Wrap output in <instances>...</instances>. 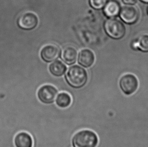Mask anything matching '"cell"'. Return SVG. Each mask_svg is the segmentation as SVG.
Instances as JSON below:
<instances>
[{
	"label": "cell",
	"mask_w": 148,
	"mask_h": 147,
	"mask_svg": "<svg viewBox=\"0 0 148 147\" xmlns=\"http://www.w3.org/2000/svg\"><path fill=\"white\" fill-rule=\"evenodd\" d=\"M79 127L77 116L71 106L61 108L55 103H42L36 91L31 92L22 100L17 129L32 135V147H72V137Z\"/></svg>",
	"instance_id": "cell-1"
},
{
	"label": "cell",
	"mask_w": 148,
	"mask_h": 147,
	"mask_svg": "<svg viewBox=\"0 0 148 147\" xmlns=\"http://www.w3.org/2000/svg\"><path fill=\"white\" fill-rule=\"evenodd\" d=\"M65 79L69 87L72 89H79L86 85L88 81V74L84 68L74 65L67 71Z\"/></svg>",
	"instance_id": "cell-2"
},
{
	"label": "cell",
	"mask_w": 148,
	"mask_h": 147,
	"mask_svg": "<svg viewBox=\"0 0 148 147\" xmlns=\"http://www.w3.org/2000/svg\"><path fill=\"white\" fill-rule=\"evenodd\" d=\"M98 143L97 134L89 129L78 131L74 133L71 139L72 147H97Z\"/></svg>",
	"instance_id": "cell-3"
},
{
	"label": "cell",
	"mask_w": 148,
	"mask_h": 147,
	"mask_svg": "<svg viewBox=\"0 0 148 147\" xmlns=\"http://www.w3.org/2000/svg\"><path fill=\"white\" fill-rule=\"evenodd\" d=\"M104 28L108 36L115 39H119L123 37L126 32L123 23L120 20L113 18H110L105 21Z\"/></svg>",
	"instance_id": "cell-4"
},
{
	"label": "cell",
	"mask_w": 148,
	"mask_h": 147,
	"mask_svg": "<svg viewBox=\"0 0 148 147\" xmlns=\"http://www.w3.org/2000/svg\"><path fill=\"white\" fill-rule=\"evenodd\" d=\"M118 86L124 95H132L138 89V80L134 75L126 74L120 78Z\"/></svg>",
	"instance_id": "cell-5"
},
{
	"label": "cell",
	"mask_w": 148,
	"mask_h": 147,
	"mask_svg": "<svg viewBox=\"0 0 148 147\" xmlns=\"http://www.w3.org/2000/svg\"><path fill=\"white\" fill-rule=\"evenodd\" d=\"M58 89L51 84H44L38 88L36 95L38 100L46 105L55 103L56 96L59 93Z\"/></svg>",
	"instance_id": "cell-6"
},
{
	"label": "cell",
	"mask_w": 148,
	"mask_h": 147,
	"mask_svg": "<svg viewBox=\"0 0 148 147\" xmlns=\"http://www.w3.org/2000/svg\"><path fill=\"white\" fill-rule=\"evenodd\" d=\"M119 16L126 24H134L140 17V12L136 7L129 5L123 6L120 9Z\"/></svg>",
	"instance_id": "cell-7"
},
{
	"label": "cell",
	"mask_w": 148,
	"mask_h": 147,
	"mask_svg": "<svg viewBox=\"0 0 148 147\" xmlns=\"http://www.w3.org/2000/svg\"><path fill=\"white\" fill-rule=\"evenodd\" d=\"M38 24V18L32 12L21 14L17 19V25L21 29L29 30L34 29Z\"/></svg>",
	"instance_id": "cell-8"
},
{
	"label": "cell",
	"mask_w": 148,
	"mask_h": 147,
	"mask_svg": "<svg viewBox=\"0 0 148 147\" xmlns=\"http://www.w3.org/2000/svg\"><path fill=\"white\" fill-rule=\"evenodd\" d=\"M60 49L55 44H50L45 46L40 52V56L42 60L46 62H52L58 59L60 56Z\"/></svg>",
	"instance_id": "cell-9"
},
{
	"label": "cell",
	"mask_w": 148,
	"mask_h": 147,
	"mask_svg": "<svg viewBox=\"0 0 148 147\" xmlns=\"http://www.w3.org/2000/svg\"><path fill=\"white\" fill-rule=\"evenodd\" d=\"M62 61L68 65L74 64L77 57V50L72 46H65L60 52Z\"/></svg>",
	"instance_id": "cell-10"
},
{
	"label": "cell",
	"mask_w": 148,
	"mask_h": 147,
	"mask_svg": "<svg viewBox=\"0 0 148 147\" xmlns=\"http://www.w3.org/2000/svg\"><path fill=\"white\" fill-rule=\"evenodd\" d=\"M14 143L16 147H32L34 142L29 133L25 131H20L15 135Z\"/></svg>",
	"instance_id": "cell-11"
},
{
	"label": "cell",
	"mask_w": 148,
	"mask_h": 147,
	"mask_svg": "<svg viewBox=\"0 0 148 147\" xmlns=\"http://www.w3.org/2000/svg\"><path fill=\"white\" fill-rule=\"evenodd\" d=\"M103 8L104 14L109 18H114L118 16L121 9L120 4L115 0L108 1Z\"/></svg>",
	"instance_id": "cell-12"
},
{
	"label": "cell",
	"mask_w": 148,
	"mask_h": 147,
	"mask_svg": "<svg viewBox=\"0 0 148 147\" xmlns=\"http://www.w3.org/2000/svg\"><path fill=\"white\" fill-rule=\"evenodd\" d=\"M94 54L90 50L85 49L79 52L78 62L80 65L86 68L90 67L94 63Z\"/></svg>",
	"instance_id": "cell-13"
},
{
	"label": "cell",
	"mask_w": 148,
	"mask_h": 147,
	"mask_svg": "<svg viewBox=\"0 0 148 147\" xmlns=\"http://www.w3.org/2000/svg\"><path fill=\"white\" fill-rule=\"evenodd\" d=\"M72 103V98L70 94L66 92H60L56 96L55 103L61 108H68Z\"/></svg>",
	"instance_id": "cell-14"
},
{
	"label": "cell",
	"mask_w": 148,
	"mask_h": 147,
	"mask_svg": "<svg viewBox=\"0 0 148 147\" xmlns=\"http://www.w3.org/2000/svg\"><path fill=\"white\" fill-rule=\"evenodd\" d=\"M132 47L134 50L148 52V34H142L132 42Z\"/></svg>",
	"instance_id": "cell-15"
},
{
	"label": "cell",
	"mask_w": 148,
	"mask_h": 147,
	"mask_svg": "<svg viewBox=\"0 0 148 147\" xmlns=\"http://www.w3.org/2000/svg\"><path fill=\"white\" fill-rule=\"evenodd\" d=\"M66 66L60 61H54L49 66V70L52 75L57 77H61L66 72Z\"/></svg>",
	"instance_id": "cell-16"
},
{
	"label": "cell",
	"mask_w": 148,
	"mask_h": 147,
	"mask_svg": "<svg viewBox=\"0 0 148 147\" xmlns=\"http://www.w3.org/2000/svg\"><path fill=\"white\" fill-rule=\"evenodd\" d=\"M108 0H89L90 6L97 10H100L104 7Z\"/></svg>",
	"instance_id": "cell-17"
},
{
	"label": "cell",
	"mask_w": 148,
	"mask_h": 147,
	"mask_svg": "<svg viewBox=\"0 0 148 147\" xmlns=\"http://www.w3.org/2000/svg\"><path fill=\"white\" fill-rule=\"evenodd\" d=\"M122 1L124 4H127V5H134L138 1V0H122Z\"/></svg>",
	"instance_id": "cell-18"
},
{
	"label": "cell",
	"mask_w": 148,
	"mask_h": 147,
	"mask_svg": "<svg viewBox=\"0 0 148 147\" xmlns=\"http://www.w3.org/2000/svg\"><path fill=\"white\" fill-rule=\"evenodd\" d=\"M142 2H144L146 3H148V0H140Z\"/></svg>",
	"instance_id": "cell-19"
},
{
	"label": "cell",
	"mask_w": 148,
	"mask_h": 147,
	"mask_svg": "<svg viewBox=\"0 0 148 147\" xmlns=\"http://www.w3.org/2000/svg\"></svg>",
	"instance_id": "cell-20"
}]
</instances>
